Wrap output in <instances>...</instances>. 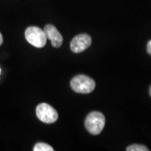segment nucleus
<instances>
[{"mask_svg":"<svg viewBox=\"0 0 151 151\" xmlns=\"http://www.w3.org/2000/svg\"><path fill=\"white\" fill-rule=\"evenodd\" d=\"M105 117L99 111H93L88 115L85 121V127L89 133L98 135L105 126Z\"/></svg>","mask_w":151,"mask_h":151,"instance_id":"obj_1","label":"nucleus"},{"mask_svg":"<svg viewBox=\"0 0 151 151\" xmlns=\"http://www.w3.org/2000/svg\"><path fill=\"white\" fill-rule=\"evenodd\" d=\"M95 86L93 79L86 75L76 76L71 81V88L73 91L78 93H90L94 90Z\"/></svg>","mask_w":151,"mask_h":151,"instance_id":"obj_2","label":"nucleus"},{"mask_svg":"<svg viewBox=\"0 0 151 151\" xmlns=\"http://www.w3.org/2000/svg\"><path fill=\"white\" fill-rule=\"evenodd\" d=\"M25 39L30 44L37 48H43L46 44L47 38L44 31L41 28L31 26L25 30Z\"/></svg>","mask_w":151,"mask_h":151,"instance_id":"obj_3","label":"nucleus"},{"mask_svg":"<svg viewBox=\"0 0 151 151\" xmlns=\"http://www.w3.org/2000/svg\"><path fill=\"white\" fill-rule=\"evenodd\" d=\"M36 113L39 120L44 123H54L58 118L57 111L46 103H41L38 105L36 109Z\"/></svg>","mask_w":151,"mask_h":151,"instance_id":"obj_4","label":"nucleus"},{"mask_svg":"<svg viewBox=\"0 0 151 151\" xmlns=\"http://www.w3.org/2000/svg\"><path fill=\"white\" fill-rule=\"evenodd\" d=\"M92 43V39L87 34H81L73 38L70 43L71 51L75 53H80L89 48Z\"/></svg>","mask_w":151,"mask_h":151,"instance_id":"obj_5","label":"nucleus"},{"mask_svg":"<svg viewBox=\"0 0 151 151\" xmlns=\"http://www.w3.org/2000/svg\"><path fill=\"white\" fill-rule=\"evenodd\" d=\"M46 38L51 41L52 46L54 48H60L63 42V38L57 28L52 24H48L45 26L44 29Z\"/></svg>","mask_w":151,"mask_h":151,"instance_id":"obj_6","label":"nucleus"},{"mask_svg":"<svg viewBox=\"0 0 151 151\" xmlns=\"http://www.w3.org/2000/svg\"><path fill=\"white\" fill-rule=\"evenodd\" d=\"M34 151H53L54 149L50 145L45 143H38L35 145L33 149Z\"/></svg>","mask_w":151,"mask_h":151,"instance_id":"obj_7","label":"nucleus"},{"mask_svg":"<svg viewBox=\"0 0 151 151\" xmlns=\"http://www.w3.org/2000/svg\"><path fill=\"white\" fill-rule=\"evenodd\" d=\"M127 151H148L149 150L147 147L140 144H133L128 146L127 149Z\"/></svg>","mask_w":151,"mask_h":151,"instance_id":"obj_8","label":"nucleus"},{"mask_svg":"<svg viewBox=\"0 0 151 151\" xmlns=\"http://www.w3.org/2000/svg\"><path fill=\"white\" fill-rule=\"evenodd\" d=\"M147 52L151 55V40L149 41L148 44H147Z\"/></svg>","mask_w":151,"mask_h":151,"instance_id":"obj_9","label":"nucleus"},{"mask_svg":"<svg viewBox=\"0 0 151 151\" xmlns=\"http://www.w3.org/2000/svg\"><path fill=\"white\" fill-rule=\"evenodd\" d=\"M2 43H3V37L2 35H1V34L0 33V46L2 44Z\"/></svg>","mask_w":151,"mask_h":151,"instance_id":"obj_10","label":"nucleus"},{"mask_svg":"<svg viewBox=\"0 0 151 151\" xmlns=\"http://www.w3.org/2000/svg\"><path fill=\"white\" fill-rule=\"evenodd\" d=\"M149 93H150V97H151V87L150 88V90H149Z\"/></svg>","mask_w":151,"mask_h":151,"instance_id":"obj_11","label":"nucleus"},{"mask_svg":"<svg viewBox=\"0 0 151 151\" xmlns=\"http://www.w3.org/2000/svg\"><path fill=\"white\" fill-rule=\"evenodd\" d=\"M0 73H1V69H0Z\"/></svg>","mask_w":151,"mask_h":151,"instance_id":"obj_12","label":"nucleus"}]
</instances>
